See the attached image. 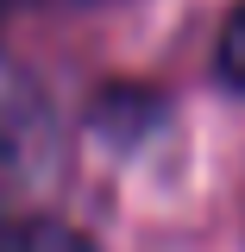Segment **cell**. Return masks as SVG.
Here are the masks:
<instances>
[{"instance_id": "cell-2", "label": "cell", "mask_w": 245, "mask_h": 252, "mask_svg": "<svg viewBox=\"0 0 245 252\" xmlns=\"http://www.w3.org/2000/svg\"><path fill=\"white\" fill-rule=\"evenodd\" d=\"M0 252H94V240L63 220H0Z\"/></svg>"}, {"instance_id": "cell-3", "label": "cell", "mask_w": 245, "mask_h": 252, "mask_svg": "<svg viewBox=\"0 0 245 252\" xmlns=\"http://www.w3.org/2000/svg\"><path fill=\"white\" fill-rule=\"evenodd\" d=\"M214 69L226 89L245 94V0L226 13V26H220V44H214Z\"/></svg>"}, {"instance_id": "cell-4", "label": "cell", "mask_w": 245, "mask_h": 252, "mask_svg": "<svg viewBox=\"0 0 245 252\" xmlns=\"http://www.w3.org/2000/svg\"><path fill=\"white\" fill-rule=\"evenodd\" d=\"M0 6H6V0H0Z\"/></svg>"}, {"instance_id": "cell-1", "label": "cell", "mask_w": 245, "mask_h": 252, "mask_svg": "<svg viewBox=\"0 0 245 252\" xmlns=\"http://www.w3.org/2000/svg\"><path fill=\"white\" fill-rule=\"evenodd\" d=\"M57 164V114L19 63L0 57V202L26 195Z\"/></svg>"}]
</instances>
